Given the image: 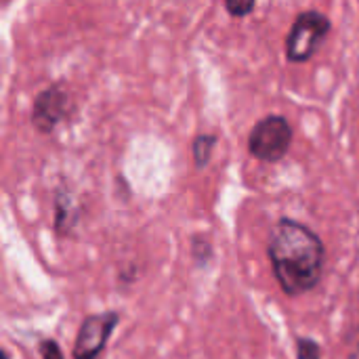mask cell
<instances>
[{
  "label": "cell",
  "mask_w": 359,
  "mask_h": 359,
  "mask_svg": "<svg viewBox=\"0 0 359 359\" xmlns=\"http://www.w3.org/2000/svg\"><path fill=\"white\" fill-rule=\"evenodd\" d=\"M223 2H225V8L231 17L242 19V17H248L252 13L257 0H223Z\"/></svg>",
  "instance_id": "9c48e42d"
},
{
  "label": "cell",
  "mask_w": 359,
  "mask_h": 359,
  "mask_svg": "<svg viewBox=\"0 0 359 359\" xmlns=\"http://www.w3.org/2000/svg\"><path fill=\"white\" fill-rule=\"evenodd\" d=\"M76 114V103L63 84H50L32 105V124L38 133L50 135L59 128V124L67 122Z\"/></svg>",
  "instance_id": "277c9868"
},
{
  "label": "cell",
  "mask_w": 359,
  "mask_h": 359,
  "mask_svg": "<svg viewBox=\"0 0 359 359\" xmlns=\"http://www.w3.org/2000/svg\"><path fill=\"white\" fill-rule=\"evenodd\" d=\"M345 345L349 349V359H359V326L351 328L345 337Z\"/></svg>",
  "instance_id": "8fae6325"
},
{
  "label": "cell",
  "mask_w": 359,
  "mask_h": 359,
  "mask_svg": "<svg viewBox=\"0 0 359 359\" xmlns=\"http://www.w3.org/2000/svg\"><path fill=\"white\" fill-rule=\"evenodd\" d=\"M292 145V126L280 116L271 114L261 118L248 137V154L261 162H280Z\"/></svg>",
  "instance_id": "3957f363"
},
{
  "label": "cell",
  "mask_w": 359,
  "mask_h": 359,
  "mask_svg": "<svg viewBox=\"0 0 359 359\" xmlns=\"http://www.w3.org/2000/svg\"><path fill=\"white\" fill-rule=\"evenodd\" d=\"M219 143V137L212 135V133H202L194 139V162H196V168H204L208 162H210V156H212V149L215 145Z\"/></svg>",
  "instance_id": "52a82bcc"
},
{
  "label": "cell",
  "mask_w": 359,
  "mask_h": 359,
  "mask_svg": "<svg viewBox=\"0 0 359 359\" xmlns=\"http://www.w3.org/2000/svg\"><path fill=\"white\" fill-rule=\"evenodd\" d=\"M80 221V206L74 196L59 187L55 189V231L57 236H69Z\"/></svg>",
  "instance_id": "8992f818"
},
{
  "label": "cell",
  "mask_w": 359,
  "mask_h": 359,
  "mask_svg": "<svg viewBox=\"0 0 359 359\" xmlns=\"http://www.w3.org/2000/svg\"><path fill=\"white\" fill-rule=\"evenodd\" d=\"M330 27H332L330 19L320 11L301 13L297 17V21L292 23V27L286 36V42H284L286 59L290 63L309 61L318 53V46L324 42Z\"/></svg>",
  "instance_id": "7a4b0ae2"
},
{
  "label": "cell",
  "mask_w": 359,
  "mask_h": 359,
  "mask_svg": "<svg viewBox=\"0 0 359 359\" xmlns=\"http://www.w3.org/2000/svg\"><path fill=\"white\" fill-rule=\"evenodd\" d=\"M120 324V313L109 309L103 313L86 316L80 324L76 343H74V359H97L107 347L114 330Z\"/></svg>",
  "instance_id": "5b68a950"
},
{
  "label": "cell",
  "mask_w": 359,
  "mask_h": 359,
  "mask_svg": "<svg viewBox=\"0 0 359 359\" xmlns=\"http://www.w3.org/2000/svg\"><path fill=\"white\" fill-rule=\"evenodd\" d=\"M267 257L280 288L301 297L318 288L324 276L326 248L316 231L294 219H280L269 233Z\"/></svg>",
  "instance_id": "6da1fadb"
},
{
  "label": "cell",
  "mask_w": 359,
  "mask_h": 359,
  "mask_svg": "<svg viewBox=\"0 0 359 359\" xmlns=\"http://www.w3.org/2000/svg\"><path fill=\"white\" fill-rule=\"evenodd\" d=\"M40 355L42 359H65L63 358V351H61V347L57 345V341H53V339H44V341H40Z\"/></svg>",
  "instance_id": "30bf717a"
},
{
  "label": "cell",
  "mask_w": 359,
  "mask_h": 359,
  "mask_svg": "<svg viewBox=\"0 0 359 359\" xmlns=\"http://www.w3.org/2000/svg\"><path fill=\"white\" fill-rule=\"evenodd\" d=\"M297 359H322V347L313 339H297Z\"/></svg>",
  "instance_id": "ba28073f"
}]
</instances>
